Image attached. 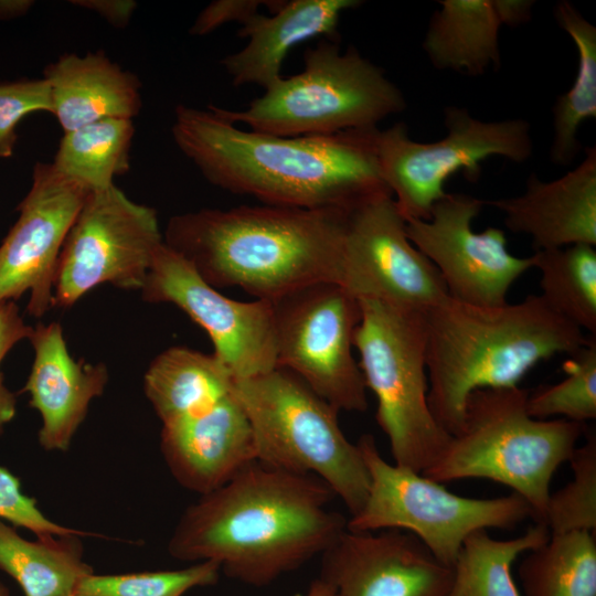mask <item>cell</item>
I'll return each mask as SVG.
<instances>
[{"mask_svg": "<svg viewBox=\"0 0 596 596\" xmlns=\"http://www.w3.org/2000/svg\"><path fill=\"white\" fill-rule=\"evenodd\" d=\"M28 340L34 360L21 392L29 394V405L41 415L39 444L47 451H66L91 402L104 393L108 369L102 362L75 361L58 322L38 323Z\"/></svg>", "mask_w": 596, "mask_h": 596, "instance_id": "cell-18", "label": "cell"}, {"mask_svg": "<svg viewBox=\"0 0 596 596\" xmlns=\"http://www.w3.org/2000/svg\"><path fill=\"white\" fill-rule=\"evenodd\" d=\"M356 444L369 473V491L361 510L348 520L349 531L409 532L453 567L473 531L512 530L533 517L529 503L514 492L492 499L461 497L419 472L387 462L371 434H363Z\"/></svg>", "mask_w": 596, "mask_h": 596, "instance_id": "cell-9", "label": "cell"}, {"mask_svg": "<svg viewBox=\"0 0 596 596\" xmlns=\"http://www.w3.org/2000/svg\"><path fill=\"white\" fill-rule=\"evenodd\" d=\"M243 110L214 109L234 125L281 136H328L377 128L406 108L401 89L354 47L322 41L304 54V70L281 77Z\"/></svg>", "mask_w": 596, "mask_h": 596, "instance_id": "cell-7", "label": "cell"}, {"mask_svg": "<svg viewBox=\"0 0 596 596\" xmlns=\"http://www.w3.org/2000/svg\"><path fill=\"white\" fill-rule=\"evenodd\" d=\"M85 531L23 539L17 528L0 520V571L21 587L24 596H74L78 582L94 573L84 560Z\"/></svg>", "mask_w": 596, "mask_h": 596, "instance_id": "cell-25", "label": "cell"}, {"mask_svg": "<svg viewBox=\"0 0 596 596\" xmlns=\"http://www.w3.org/2000/svg\"><path fill=\"white\" fill-rule=\"evenodd\" d=\"M353 345L366 389L376 398V423L394 464L422 473L448 445L449 435L428 405L423 311L359 299Z\"/></svg>", "mask_w": 596, "mask_h": 596, "instance_id": "cell-8", "label": "cell"}, {"mask_svg": "<svg viewBox=\"0 0 596 596\" xmlns=\"http://www.w3.org/2000/svg\"><path fill=\"white\" fill-rule=\"evenodd\" d=\"M391 193L349 211L339 285L356 299L425 311L448 297L435 266L412 244Z\"/></svg>", "mask_w": 596, "mask_h": 596, "instance_id": "cell-13", "label": "cell"}, {"mask_svg": "<svg viewBox=\"0 0 596 596\" xmlns=\"http://www.w3.org/2000/svg\"><path fill=\"white\" fill-rule=\"evenodd\" d=\"M320 579L337 596H446L453 567L412 533L348 529L321 555Z\"/></svg>", "mask_w": 596, "mask_h": 596, "instance_id": "cell-17", "label": "cell"}, {"mask_svg": "<svg viewBox=\"0 0 596 596\" xmlns=\"http://www.w3.org/2000/svg\"><path fill=\"white\" fill-rule=\"evenodd\" d=\"M529 390L480 389L465 404L460 430L423 476L439 483L482 478L521 496L542 522L558 467L568 461L585 424L536 419L526 411Z\"/></svg>", "mask_w": 596, "mask_h": 596, "instance_id": "cell-5", "label": "cell"}, {"mask_svg": "<svg viewBox=\"0 0 596 596\" xmlns=\"http://www.w3.org/2000/svg\"><path fill=\"white\" fill-rule=\"evenodd\" d=\"M351 209L241 205L170 217L163 243L212 287L272 301L316 283L339 285Z\"/></svg>", "mask_w": 596, "mask_h": 596, "instance_id": "cell-3", "label": "cell"}, {"mask_svg": "<svg viewBox=\"0 0 596 596\" xmlns=\"http://www.w3.org/2000/svg\"><path fill=\"white\" fill-rule=\"evenodd\" d=\"M504 215L505 226L532 238L535 251L596 245V147L563 177L543 181L532 173L517 196L485 201Z\"/></svg>", "mask_w": 596, "mask_h": 596, "instance_id": "cell-20", "label": "cell"}, {"mask_svg": "<svg viewBox=\"0 0 596 596\" xmlns=\"http://www.w3.org/2000/svg\"><path fill=\"white\" fill-rule=\"evenodd\" d=\"M160 449L177 482L200 496L256 460L252 428L234 393L200 415L162 425Z\"/></svg>", "mask_w": 596, "mask_h": 596, "instance_id": "cell-19", "label": "cell"}, {"mask_svg": "<svg viewBox=\"0 0 596 596\" xmlns=\"http://www.w3.org/2000/svg\"><path fill=\"white\" fill-rule=\"evenodd\" d=\"M377 131L281 137L238 128L213 105H178L171 127L177 147L211 184L299 209H352L392 194L379 166Z\"/></svg>", "mask_w": 596, "mask_h": 596, "instance_id": "cell-2", "label": "cell"}, {"mask_svg": "<svg viewBox=\"0 0 596 596\" xmlns=\"http://www.w3.org/2000/svg\"><path fill=\"white\" fill-rule=\"evenodd\" d=\"M429 20L423 50L438 70L482 75L500 65L501 26L530 20L534 1L441 0Z\"/></svg>", "mask_w": 596, "mask_h": 596, "instance_id": "cell-22", "label": "cell"}, {"mask_svg": "<svg viewBox=\"0 0 596 596\" xmlns=\"http://www.w3.org/2000/svg\"><path fill=\"white\" fill-rule=\"evenodd\" d=\"M233 393L251 425L257 461L313 475L342 500L351 515L361 510L369 473L358 444L339 425L338 409L280 366L235 380Z\"/></svg>", "mask_w": 596, "mask_h": 596, "instance_id": "cell-6", "label": "cell"}, {"mask_svg": "<svg viewBox=\"0 0 596 596\" xmlns=\"http://www.w3.org/2000/svg\"><path fill=\"white\" fill-rule=\"evenodd\" d=\"M162 243L153 207L115 184L91 191L58 256L53 306L68 308L102 284L141 290Z\"/></svg>", "mask_w": 596, "mask_h": 596, "instance_id": "cell-12", "label": "cell"}, {"mask_svg": "<svg viewBox=\"0 0 596 596\" xmlns=\"http://www.w3.org/2000/svg\"><path fill=\"white\" fill-rule=\"evenodd\" d=\"M549 528L535 522L514 539H493L488 530L470 533L453 566V581L446 596H521L512 578L515 560L550 538Z\"/></svg>", "mask_w": 596, "mask_h": 596, "instance_id": "cell-28", "label": "cell"}, {"mask_svg": "<svg viewBox=\"0 0 596 596\" xmlns=\"http://www.w3.org/2000/svg\"><path fill=\"white\" fill-rule=\"evenodd\" d=\"M140 291L145 301L172 304L200 326L213 343V354L235 380L277 368L270 301L227 298L164 243L158 248Z\"/></svg>", "mask_w": 596, "mask_h": 596, "instance_id": "cell-14", "label": "cell"}, {"mask_svg": "<svg viewBox=\"0 0 596 596\" xmlns=\"http://www.w3.org/2000/svg\"><path fill=\"white\" fill-rule=\"evenodd\" d=\"M270 304L277 366L299 376L339 412H365L366 386L353 356L359 299L336 283L321 281Z\"/></svg>", "mask_w": 596, "mask_h": 596, "instance_id": "cell-11", "label": "cell"}, {"mask_svg": "<svg viewBox=\"0 0 596 596\" xmlns=\"http://www.w3.org/2000/svg\"><path fill=\"white\" fill-rule=\"evenodd\" d=\"M566 376L549 386L536 389L526 398V411L536 419L563 416L585 424L596 418V339L590 336L585 345L563 363Z\"/></svg>", "mask_w": 596, "mask_h": 596, "instance_id": "cell-31", "label": "cell"}, {"mask_svg": "<svg viewBox=\"0 0 596 596\" xmlns=\"http://www.w3.org/2000/svg\"><path fill=\"white\" fill-rule=\"evenodd\" d=\"M518 572L524 596H596L595 532L551 533Z\"/></svg>", "mask_w": 596, "mask_h": 596, "instance_id": "cell-27", "label": "cell"}, {"mask_svg": "<svg viewBox=\"0 0 596 596\" xmlns=\"http://www.w3.org/2000/svg\"><path fill=\"white\" fill-rule=\"evenodd\" d=\"M135 127L130 119H104L64 132L53 166L89 191L114 185L126 173Z\"/></svg>", "mask_w": 596, "mask_h": 596, "instance_id": "cell-29", "label": "cell"}, {"mask_svg": "<svg viewBox=\"0 0 596 596\" xmlns=\"http://www.w3.org/2000/svg\"><path fill=\"white\" fill-rule=\"evenodd\" d=\"M32 330L20 313L14 301L0 305V365L7 354L20 341L28 339ZM17 414V397L7 387L0 370V435Z\"/></svg>", "mask_w": 596, "mask_h": 596, "instance_id": "cell-36", "label": "cell"}, {"mask_svg": "<svg viewBox=\"0 0 596 596\" xmlns=\"http://www.w3.org/2000/svg\"><path fill=\"white\" fill-rule=\"evenodd\" d=\"M444 124L446 136L434 142L412 140L403 123L377 131L381 174L405 221L429 219L455 173L464 171L476 182L483 160L498 156L522 163L533 153L530 124L524 119L483 121L450 106L444 110Z\"/></svg>", "mask_w": 596, "mask_h": 596, "instance_id": "cell-10", "label": "cell"}, {"mask_svg": "<svg viewBox=\"0 0 596 596\" xmlns=\"http://www.w3.org/2000/svg\"><path fill=\"white\" fill-rule=\"evenodd\" d=\"M0 520L23 528L36 538L77 533L82 530L63 526L46 518L36 500L22 491L20 479L0 465Z\"/></svg>", "mask_w": 596, "mask_h": 596, "instance_id": "cell-35", "label": "cell"}, {"mask_svg": "<svg viewBox=\"0 0 596 596\" xmlns=\"http://www.w3.org/2000/svg\"><path fill=\"white\" fill-rule=\"evenodd\" d=\"M573 479L550 494L542 520L551 533L596 531V436L586 434L568 460Z\"/></svg>", "mask_w": 596, "mask_h": 596, "instance_id": "cell-33", "label": "cell"}, {"mask_svg": "<svg viewBox=\"0 0 596 596\" xmlns=\"http://www.w3.org/2000/svg\"><path fill=\"white\" fill-rule=\"evenodd\" d=\"M283 1L264 0H217L206 6L190 29L192 35H205L221 25L237 21L241 24L258 12L260 6L275 11Z\"/></svg>", "mask_w": 596, "mask_h": 596, "instance_id": "cell-37", "label": "cell"}, {"mask_svg": "<svg viewBox=\"0 0 596 596\" xmlns=\"http://www.w3.org/2000/svg\"><path fill=\"white\" fill-rule=\"evenodd\" d=\"M71 3L96 12L115 28H125L137 8L132 0H73Z\"/></svg>", "mask_w": 596, "mask_h": 596, "instance_id": "cell-38", "label": "cell"}, {"mask_svg": "<svg viewBox=\"0 0 596 596\" xmlns=\"http://www.w3.org/2000/svg\"><path fill=\"white\" fill-rule=\"evenodd\" d=\"M235 379L213 353L172 347L143 376L146 397L162 425L200 415L233 393Z\"/></svg>", "mask_w": 596, "mask_h": 596, "instance_id": "cell-24", "label": "cell"}, {"mask_svg": "<svg viewBox=\"0 0 596 596\" xmlns=\"http://www.w3.org/2000/svg\"><path fill=\"white\" fill-rule=\"evenodd\" d=\"M485 201L447 193L427 220L405 221L412 244L435 266L451 299L482 307L505 305L512 284L530 268V257H517L507 247L505 233L472 230Z\"/></svg>", "mask_w": 596, "mask_h": 596, "instance_id": "cell-15", "label": "cell"}, {"mask_svg": "<svg viewBox=\"0 0 596 596\" xmlns=\"http://www.w3.org/2000/svg\"><path fill=\"white\" fill-rule=\"evenodd\" d=\"M557 24L576 46L578 66L571 88L557 96L553 107L551 160L567 166L581 150L578 129L596 118V28L568 1L555 6Z\"/></svg>", "mask_w": 596, "mask_h": 596, "instance_id": "cell-26", "label": "cell"}, {"mask_svg": "<svg viewBox=\"0 0 596 596\" xmlns=\"http://www.w3.org/2000/svg\"><path fill=\"white\" fill-rule=\"evenodd\" d=\"M220 573L221 566L214 561L171 571L92 573L78 582L74 596H182L194 587L216 584Z\"/></svg>", "mask_w": 596, "mask_h": 596, "instance_id": "cell-32", "label": "cell"}, {"mask_svg": "<svg viewBox=\"0 0 596 596\" xmlns=\"http://www.w3.org/2000/svg\"><path fill=\"white\" fill-rule=\"evenodd\" d=\"M34 4L30 0H0V19L15 18L26 13Z\"/></svg>", "mask_w": 596, "mask_h": 596, "instance_id": "cell-39", "label": "cell"}, {"mask_svg": "<svg viewBox=\"0 0 596 596\" xmlns=\"http://www.w3.org/2000/svg\"><path fill=\"white\" fill-rule=\"evenodd\" d=\"M52 114L64 132L104 119H130L141 108L140 82L103 51L64 54L44 70Z\"/></svg>", "mask_w": 596, "mask_h": 596, "instance_id": "cell-23", "label": "cell"}, {"mask_svg": "<svg viewBox=\"0 0 596 596\" xmlns=\"http://www.w3.org/2000/svg\"><path fill=\"white\" fill-rule=\"evenodd\" d=\"M334 498L313 475L254 460L184 510L168 552L183 562L214 561L226 576L265 586L321 555L347 530L348 520L330 508Z\"/></svg>", "mask_w": 596, "mask_h": 596, "instance_id": "cell-1", "label": "cell"}, {"mask_svg": "<svg viewBox=\"0 0 596 596\" xmlns=\"http://www.w3.org/2000/svg\"><path fill=\"white\" fill-rule=\"evenodd\" d=\"M541 297L556 315L590 336L596 333V251L587 244L535 251Z\"/></svg>", "mask_w": 596, "mask_h": 596, "instance_id": "cell-30", "label": "cell"}, {"mask_svg": "<svg viewBox=\"0 0 596 596\" xmlns=\"http://www.w3.org/2000/svg\"><path fill=\"white\" fill-rule=\"evenodd\" d=\"M0 596H10L9 588L0 579Z\"/></svg>", "mask_w": 596, "mask_h": 596, "instance_id": "cell-41", "label": "cell"}, {"mask_svg": "<svg viewBox=\"0 0 596 596\" xmlns=\"http://www.w3.org/2000/svg\"><path fill=\"white\" fill-rule=\"evenodd\" d=\"M423 319L428 405L449 435L460 430L471 392L519 386L538 363L571 355L590 337L556 315L540 295L498 307L448 296L423 311Z\"/></svg>", "mask_w": 596, "mask_h": 596, "instance_id": "cell-4", "label": "cell"}, {"mask_svg": "<svg viewBox=\"0 0 596 596\" xmlns=\"http://www.w3.org/2000/svg\"><path fill=\"white\" fill-rule=\"evenodd\" d=\"M305 596H337L334 589L320 578L313 581Z\"/></svg>", "mask_w": 596, "mask_h": 596, "instance_id": "cell-40", "label": "cell"}, {"mask_svg": "<svg viewBox=\"0 0 596 596\" xmlns=\"http://www.w3.org/2000/svg\"><path fill=\"white\" fill-rule=\"evenodd\" d=\"M36 111L52 114L51 91L45 78L0 84V158L12 156L18 124Z\"/></svg>", "mask_w": 596, "mask_h": 596, "instance_id": "cell-34", "label": "cell"}, {"mask_svg": "<svg viewBox=\"0 0 596 596\" xmlns=\"http://www.w3.org/2000/svg\"><path fill=\"white\" fill-rule=\"evenodd\" d=\"M89 192L52 162L35 164L19 217L0 245V305L29 292L30 316L41 318L53 307L58 256Z\"/></svg>", "mask_w": 596, "mask_h": 596, "instance_id": "cell-16", "label": "cell"}, {"mask_svg": "<svg viewBox=\"0 0 596 596\" xmlns=\"http://www.w3.org/2000/svg\"><path fill=\"white\" fill-rule=\"evenodd\" d=\"M360 4L358 0H290L272 15L256 12L238 31L247 44L221 64L235 86L254 84L266 89L283 77V63L292 47L318 36L334 39L341 13Z\"/></svg>", "mask_w": 596, "mask_h": 596, "instance_id": "cell-21", "label": "cell"}]
</instances>
